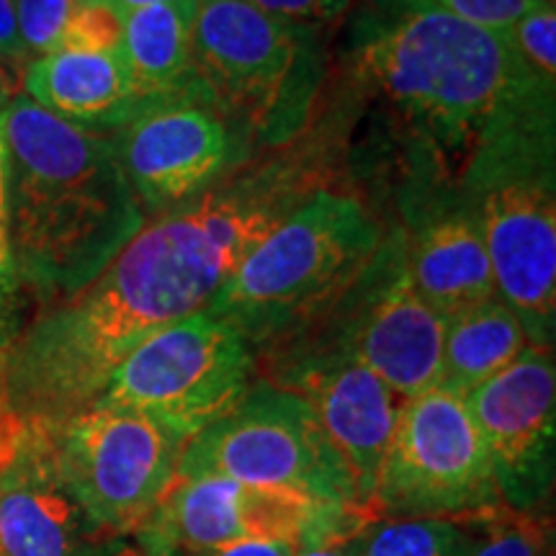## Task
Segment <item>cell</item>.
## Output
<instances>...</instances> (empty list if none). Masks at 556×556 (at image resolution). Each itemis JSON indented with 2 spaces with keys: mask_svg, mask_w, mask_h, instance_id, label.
<instances>
[{
  "mask_svg": "<svg viewBox=\"0 0 556 556\" xmlns=\"http://www.w3.org/2000/svg\"><path fill=\"white\" fill-rule=\"evenodd\" d=\"M289 206L268 178H253L160 214L86 289L3 348L0 405L34 430L86 413L144 338L212 304Z\"/></svg>",
  "mask_w": 556,
  "mask_h": 556,
  "instance_id": "cell-1",
  "label": "cell"
},
{
  "mask_svg": "<svg viewBox=\"0 0 556 556\" xmlns=\"http://www.w3.org/2000/svg\"><path fill=\"white\" fill-rule=\"evenodd\" d=\"M348 60L443 155L456 184L484 152L556 124V83L531 73L507 34L430 0H368L353 21Z\"/></svg>",
  "mask_w": 556,
  "mask_h": 556,
  "instance_id": "cell-2",
  "label": "cell"
},
{
  "mask_svg": "<svg viewBox=\"0 0 556 556\" xmlns=\"http://www.w3.org/2000/svg\"><path fill=\"white\" fill-rule=\"evenodd\" d=\"M5 204L24 289L78 294L142 232L144 208L111 135L58 119L18 96L3 111Z\"/></svg>",
  "mask_w": 556,
  "mask_h": 556,
  "instance_id": "cell-3",
  "label": "cell"
},
{
  "mask_svg": "<svg viewBox=\"0 0 556 556\" xmlns=\"http://www.w3.org/2000/svg\"><path fill=\"white\" fill-rule=\"evenodd\" d=\"M379 245L381 227L361 201L315 191L250 250L206 309L253 348L270 343L336 307Z\"/></svg>",
  "mask_w": 556,
  "mask_h": 556,
  "instance_id": "cell-4",
  "label": "cell"
},
{
  "mask_svg": "<svg viewBox=\"0 0 556 556\" xmlns=\"http://www.w3.org/2000/svg\"><path fill=\"white\" fill-rule=\"evenodd\" d=\"M193 67L238 137L266 144L302 129L323 78L315 29L248 0H193Z\"/></svg>",
  "mask_w": 556,
  "mask_h": 556,
  "instance_id": "cell-5",
  "label": "cell"
},
{
  "mask_svg": "<svg viewBox=\"0 0 556 556\" xmlns=\"http://www.w3.org/2000/svg\"><path fill=\"white\" fill-rule=\"evenodd\" d=\"M554 144L544 137L490 152L456 184L482 229L497 296L541 348H554L556 330Z\"/></svg>",
  "mask_w": 556,
  "mask_h": 556,
  "instance_id": "cell-6",
  "label": "cell"
},
{
  "mask_svg": "<svg viewBox=\"0 0 556 556\" xmlns=\"http://www.w3.org/2000/svg\"><path fill=\"white\" fill-rule=\"evenodd\" d=\"M193 477L238 479L361 510L307 400L276 381L250 384L238 405L186 443L178 479Z\"/></svg>",
  "mask_w": 556,
  "mask_h": 556,
  "instance_id": "cell-7",
  "label": "cell"
},
{
  "mask_svg": "<svg viewBox=\"0 0 556 556\" xmlns=\"http://www.w3.org/2000/svg\"><path fill=\"white\" fill-rule=\"evenodd\" d=\"M255 348L227 319L201 309L152 332L116 366L90 407L131 409L191 441L253 384Z\"/></svg>",
  "mask_w": 556,
  "mask_h": 556,
  "instance_id": "cell-8",
  "label": "cell"
},
{
  "mask_svg": "<svg viewBox=\"0 0 556 556\" xmlns=\"http://www.w3.org/2000/svg\"><path fill=\"white\" fill-rule=\"evenodd\" d=\"M39 433L62 482L103 536L148 523L176 484L189 443L155 417L106 407H90Z\"/></svg>",
  "mask_w": 556,
  "mask_h": 556,
  "instance_id": "cell-9",
  "label": "cell"
},
{
  "mask_svg": "<svg viewBox=\"0 0 556 556\" xmlns=\"http://www.w3.org/2000/svg\"><path fill=\"white\" fill-rule=\"evenodd\" d=\"M500 507L490 454L464 397L433 387L407 400L379 475L374 518L490 516Z\"/></svg>",
  "mask_w": 556,
  "mask_h": 556,
  "instance_id": "cell-10",
  "label": "cell"
},
{
  "mask_svg": "<svg viewBox=\"0 0 556 556\" xmlns=\"http://www.w3.org/2000/svg\"><path fill=\"white\" fill-rule=\"evenodd\" d=\"M336 338L309 351L348 353L402 400L438 387L446 319L409 281L400 232L381 238L364 274L336 302Z\"/></svg>",
  "mask_w": 556,
  "mask_h": 556,
  "instance_id": "cell-11",
  "label": "cell"
},
{
  "mask_svg": "<svg viewBox=\"0 0 556 556\" xmlns=\"http://www.w3.org/2000/svg\"><path fill=\"white\" fill-rule=\"evenodd\" d=\"M467 402L507 510L541 513L554 484V348L526 345Z\"/></svg>",
  "mask_w": 556,
  "mask_h": 556,
  "instance_id": "cell-12",
  "label": "cell"
},
{
  "mask_svg": "<svg viewBox=\"0 0 556 556\" xmlns=\"http://www.w3.org/2000/svg\"><path fill=\"white\" fill-rule=\"evenodd\" d=\"M144 214H165L214 189L238 160L240 137L212 101L160 103L111 135Z\"/></svg>",
  "mask_w": 556,
  "mask_h": 556,
  "instance_id": "cell-13",
  "label": "cell"
},
{
  "mask_svg": "<svg viewBox=\"0 0 556 556\" xmlns=\"http://www.w3.org/2000/svg\"><path fill=\"white\" fill-rule=\"evenodd\" d=\"M276 384L294 389L307 400L353 486L356 505L374 518L379 475L407 400L387 387L371 368L332 348L296 353Z\"/></svg>",
  "mask_w": 556,
  "mask_h": 556,
  "instance_id": "cell-14",
  "label": "cell"
},
{
  "mask_svg": "<svg viewBox=\"0 0 556 556\" xmlns=\"http://www.w3.org/2000/svg\"><path fill=\"white\" fill-rule=\"evenodd\" d=\"M351 513L356 507L325 505L289 490L193 477L176 479L150 520L180 548L201 556L240 541L307 539Z\"/></svg>",
  "mask_w": 556,
  "mask_h": 556,
  "instance_id": "cell-15",
  "label": "cell"
},
{
  "mask_svg": "<svg viewBox=\"0 0 556 556\" xmlns=\"http://www.w3.org/2000/svg\"><path fill=\"white\" fill-rule=\"evenodd\" d=\"M103 539L62 482L39 430L0 471V556H90Z\"/></svg>",
  "mask_w": 556,
  "mask_h": 556,
  "instance_id": "cell-16",
  "label": "cell"
},
{
  "mask_svg": "<svg viewBox=\"0 0 556 556\" xmlns=\"http://www.w3.org/2000/svg\"><path fill=\"white\" fill-rule=\"evenodd\" d=\"M400 238L409 281L443 319L497 296L482 229L456 189L417 208Z\"/></svg>",
  "mask_w": 556,
  "mask_h": 556,
  "instance_id": "cell-17",
  "label": "cell"
},
{
  "mask_svg": "<svg viewBox=\"0 0 556 556\" xmlns=\"http://www.w3.org/2000/svg\"><path fill=\"white\" fill-rule=\"evenodd\" d=\"M26 99L73 127L114 135L152 103L116 52L60 50L24 70Z\"/></svg>",
  "mask_w": 556,
  "mask_h": 556,
  "instance_id": "cell-18",
  "label": "cell"
},
{
  "mask_svg": "<svg viewBox=\"0 0 556 556\" xmlns=\"http://www.w3.org/2000/svg\"><path fill=\"white\" fill-rule=\"evenodd\" d=\"M119 58L152 106L208 99L193 67V0L124 13Z\"/></svg>",
  "mask_w": 556,
  "mask_h": 556,
  "instance_id": "cell-19",
  "label": "cell"
},
{
  "mask_svg": "<svg viewBox=\"0 0 556 556\" xmlns=\"http://www.w3.org/2000/svg\"><path fill=\"white\" fill-rule=\"evenodd\" d=\"M526 345L523 325L500 296L458 312L446 319L438 389L467 397L513 364Z\"/></svg>",
  "mask_w": 556,
  "mask_h": 556,
  "instance_id": "cell-20",
  "label": "cell"
},
{
  "mask_svg": "<svg viewBox=\"0 0 556 556\" xmlns=\"http://www.w3.org/2000/svg\"><path fill=\"white\" fill-rule=\"evenodd\" d=\"M490 516H377L353 531L351 544L356 556H467Z\"/></svg>",
  "mask_w": 556,
  "mask_h": 556,
  "instance_id": "cell-21",
  "label": "cell"
},
{
  "mask_svg": "<svg viewBox=\"0 0 556 556\" xmlns=\"http://www.w3.org/2000/svg\"><path fill=\"white\" fill-rule=\"evenodd\" d=\"M552 526L541 513L500 507L467 556H552Z\"/></svg>",
  "mask_w": 556,
  "mask_h": 556,
  "instance_id": "cell-22",
  "label": "cell"
},
{
  "mask_svg": "<svg viewBox=\"0 0 556 556\" xmlns=\"http://www.w3.org/2000/svg\"><path fill=\"white\" fill-rule=\"evenodd\" d=\"M523 65L539 78L556 83V11L544 0L505 31Z\"/></svg>",
  "mask_w": 556,
  "mask_h": 556,
  "instance_id": "cell-23",
  "label": "cell"
},
{
  "mask_svg": "<svg viewBox=\"0 0 556 556\" xmlns=\"http://www.w3.org/2000/svg\"><path fill=\"white\" fill-rule=\"evenodd\" d=\"M18 31L26 50L37 58L60 50L70 18L78 11L80 0H13Z\"/></svg>",
  "mask_w": 556,
  "mask_h": 556,
  "instance_id": "cell-24",
  "label": "cell"
},
{
  "mask_svg": "<svg viewBox=\"0 0 556 556\" xmlns=\"http://www.w3.org/2000/svg\"><path fill=\"white\" fill-rule=\"evenodd\" d=\"M122 45V16L101 3L80 0L70 18L60 50L75 52H116ZM58 50V52H60Z\"/></svg>",
  "mask_w": 556,
  "mask_h": 556,
  "instance_id": "cell-25",
  "label": "cell"
},
{
  "mask_svg": "<svg viewBox=\"0 0 556 556\" xmlns=\"http://www.w3.org/2000/svg\"><path fill=\"white\" fill-rule=\"evenodd\" d=\"M5 111V109H3ZM3 111H0V340L9 336L13 317H16L21 283L16 261H13L11 232H9V204H5V144H3ZM3 345V343H0Z\"/></svg>",
  "mask_w": 556,
  "mask_h": 556,
  "instance_id": "cell-26",
  "label": "cell"
},
{
  "mask_svg": "<svg viewBox=\"0 0 556 556\" xmlns=\"http://www.w3.org/2000/svg\"><path fill=\"white\" fill-rule=\"evenodd\" d=\"M430 3L482 29L505 34L518 18H523L544 0H430Z\"/></svg>",
  "mask_w": 556,
  "mask_h": 556,
  "instance_id": "cell-27",
  "label": "cell"
},
{
  "mask_svg": "<svg viewBox=\"0 0 556 556\" xmlns=\"http://www.w3.org/2000/svg\"><path fill=\"white\" fill-rule=\"evenodd\" d=\"M90 556H197V554L180 548L176 541L165 536L152 520H148V523L131 528V531L103 536L99 544L93 546Z\"/></svg>",
  "mask_w": 556,
  "mask_h": 556,
  "instance_id": "cell-28",
  "label": "cell"
},
{
  "mask_svg": "<svg viewBox=\"0 0 556 556\" xmlns=\"http://www.w3.org/2000/svg\"><path fill=\"white\" fill-rule=\"evenodd\" d=\"M248 3L270 13V16L309 24V21L336 18L348 5V0H248Z\"/></svg>",
  "mask_w": 556,
  "mask_h": 556,
  "instance_id": "cell-29",
  "label": "cell"
},
{
  "mask_svg": "<svg viewBox=\"0 0 556 556\" xmlns=\"http://www.w3.org/2000/svg\"><path fill=\"white\" fill-rule=\"evenodd\" d=\"M0 62H9V65H16L21 70H26L31 62V54L26 50L24 39H21L13 0H0Z\"/></svg>",
  "mask_w": 556,
  "mask_h": 556,
  "instance_id": "cell-30",
  "label": "cell"
},
{
  "mask_svg": "<svg viewBox=\"0 0 556 556\" xmlns=\"http://www.w3.org/2000/svg\"><path fill=\"white\" fill-rule=\"evenodd\" d=\"M304 539H255L229 544L201 556H299Z\"/></svg>",
  "mask_w": 556,
  "mask_h": 556,
  "instance_id": "cell-31",
  "label": "cell"
},
{
  "mask_svg": "<svg viewBox=\"0 0 556 556\" xmlns=\"http://www.w3.org/2000/svg\"><path fill=\"white\" fill-rule=\"evenodd\" d=\"M361 523H364V520H361ZM361 523L332 528V531L312 533V536L304 539V546H302V552H299V556H356V552H353V544H351V536Z\"/></svg>",
  "mask_w": 556,
  "mask_h": 556,
  "instance_id": "cell-32",
  "label": "cell"
},
{
  "mask_svg": "<svg viewBox=\"0 0 556 556\" xmlns=\"http://www.w3.org/2000/svg\"><path fill=\"white\" fill-rule=\"evenodd\" d=\"M24 435H26V428L21 426L16 417L9 415L3 407H0V471L9 467L11 458L16 456Z\"/></svg>",
  "mask_w": 556,
  "mask_h": 556,
  "instance_id": "cell-33",
  "label": "cell"
},
{
  "mask_svg": "<svg viewBox=\"0 0 556 556\" xmlns=\"http://www.w3.org/2000/svg\"><path fill=\"white\" fill-rule=\"evenodd\" d=\"M86 3H101L106 5V9L116 11L119 16L129 11H137V9H144V5H160V3H184V0H86Z\"/></svg>",
  "mask_w": 556,
  "mask_h": 556,
  "instance_id": "cell-34",
  "label": "cell"
},
{
  "mask_svg": "<svg viewBox=\"0 0 556 556\" xmlns=\"http://www.w3.org/2000/svg\"><path fill=\"white\" fill-rule=\"evenodd\" d=\"M11 103V88H9V80H5V70L0 65V111Z\"/></svg>",
  "mask_w": 556,
  "mask_h": 556,
  "instance_id": "cell-35",
  "label": "cell"
},
{
  "mask_svg": "<svg viewBox=\"0 0 556 556\" xmlns=\"http://www.w3.org/2000/svg\"><path fill=\"white\" fill-rule=\"evenodd\" d=\"M552 556H554V554H552Z\"/></svg>",
  "mask_w": 556,
  "mask_h": 556,
  "instance_id": "cell-36",
  "label": "cell"
}]
</instances>
